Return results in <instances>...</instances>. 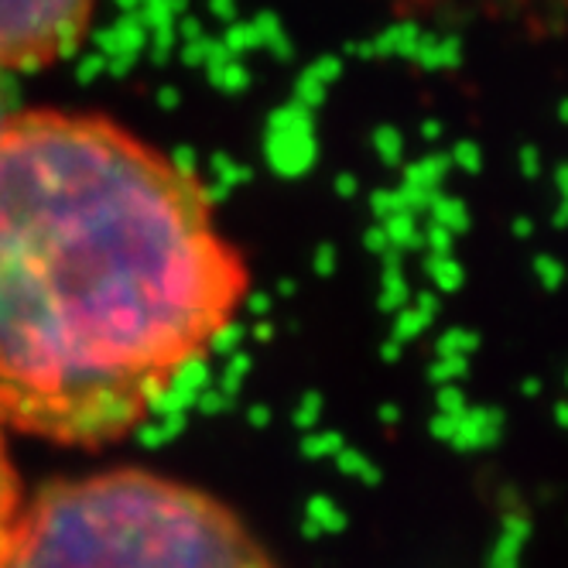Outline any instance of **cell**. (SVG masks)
I'll return each mask as SVG.
<instances>
[{
	"instance_id": "cell-1",
	"label": "cell",
	"mask_w": 568,
	"mask_h": 568,
	"mask_svg": "<svg viewBox=\"0 0 568 568\" xmlns=\"http://www.w3.org/2000/svg\"><path fill=\"white\" fill-rule=\"evenodd\" d=\"M247 295V257L179 158L90 110L0 120V428L124 442Z\"/></svg>"
},
{
	"instance_id": "cell-2",
	"label": "cell",
	"mask_w": 568,
	"mask_h": 568,
	"mask_svg": "<svg viewBox=\"0 0 568 568\" xmlns=\"http://www.w3.org/2000/svg\"><path fill=\"white\" fill-rule=\"evenodd\" d=\"M0 568H277L233 507L151 469L52 479Z\"/></svg>"
},
{
	"instance_id": "cell-3",
	"label": "cell",
	"mask_w": 568,
	"mask_h": 568,
	"mask_svg": "<svg viewBox=\"0 0 568 568\" xmlns=\"http://www.w3.org/2000/svg\"><path fill=\"white\" fill-rule=\"evenodd\" d=\"M100 0H0V75L45 69L83 49Z\"/></svg>"
},
{
	"instance_id": "cell-4",
	"label": "cell",
	"mask_w": 568,
	"mask_h": 568,
	"mask_svg": "<svg viewBox=\"0 0 568 568\" xmlns=\"http://www.w3.org/2000/svg\"><path fill=\"white\" fill-rule=\"evenodd\" d=\"M21 514H24V486H21L18 466L11 459L8 442H4V428H0V561H4V555L14 541Z\"/></svg>"
},
{
	"instance_id": "cell-5",
	"label": "cell",
	"mask_w": 568,
	"mask_h": 568,
	"mask_svg": "<svg viewBox=\"0 0 568 568\" xmlns=\"http://www.w3.org/2000/svg\"><path fill=\"white\" fill-rule=\"evenodd\" d=\"M8 113H4V75H0V120H4Z\"/></svg>"
}]
</instances>
